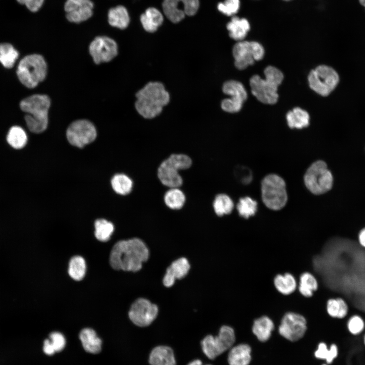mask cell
<instances>
[{
    "label": "cell",
    "mask_w": 365,
    "mask_h": 365,
    "mask_svg": "<svg viewBox=\"0 0 365 365\" xmlns=\"http://www.w3.org/2000/svg\"><path fill=\"white\" fill-rule=\"evenodd\" d=\"M144 242L137 238L120 240L112 248L110 255L111 267L117 270L137 272L149 257Z\"/></svg>",
    "instance_id": "obj_1"
},
{
    "label": "cell",
    "mask_w": 365,
    "mask_h": 365,
    "mask_svg": "<svg viewBox=\"0 0 365 365\" xmlns=\"http://www.w3.org/2000/svg\"><path fill=\"white\" fill-rule=\"evenodd\" d=\"M135 106L137 112L146 119L159 115L169 101V95L164 85L158 82H149L136 94Z\"/></svg>",
    "instance_id": "obj_2"
},
{
    "label": "cell",
    "mask_w": 365,
    "mask_h": 365,
    "mask_svg": "<svg viewBox=\"0 0 365 365\" xmlns=\"http://www.w3.org/2000/svg\"><path fill=\"white\" fill-rule=\"evenodd\" d=\"M50 105V97L45 94H34L20 102L21 109L27 114L24 119L30 131L39 133L46 129Z\"/></svg>",
    "instance_id": "obj_3"
},
{
    "label": "cell",
    "mask_w": 365,
    "mask_h": 365,
    "mask_svg": "<svg viewBox=\"0 0 365 365\" xmlns=\"http://www.w3.org/2000/svg\"><path fill=\"white\" fill-rule=\"evenodd\" d=\"M265 79L258 75L253 76L249 80L252 94L260 102L268 104L277 102L278 87L283 79L282 72L274 66L269 65L264 70Z\"/></svg>",
    "instance_id": "obj_4"
},
{
    "label": "cell",
    "mask_w": 365,
    "mask_h": 365,
    "mask_svg": "<svg viewBox=\"0 0 365 365\" xmlns=\"http://www.w3.org/2000/svg\"><path fill=\"white\" fill-rule=\"evenodd\" d=\"M192 164V159L188 155L171 154L159 165L157 170L158 177L164 186L169 188H179L183 183L179 171L189 168Z\"/></svg>",
    "instance_id": "obj_5"
},
{
    "label": "cell",
    "mask_w": 365,
    "mask_h": 365,
    "mask_svg": "<svg viewBox=\"0 0 365 365\" xmlns=\"http://www.w3.org/2000/svg\"><path fill=\"white\" fill-rule=\"evenodd\" d=\"M47 65L44 57L37 54L26 56L19 62L17 74L21 83L28 88L35 87L47 75Z\"/></svg>",
    "instance_id": "obj_6"
},
{
    "label": "cell",
    "mask_w": 365,
    "mask_h": 365,
    "mask_svg": "<svg viewBox=\"0 0 365 365\" xmlns=\"http://www.w3.org/2000/svg\"><path fill=\"white\" fill-rule=\"evenodd\" d=\"M262 199L269 209L278 210L282 208L287 200L284 180L279 175L270 174L261 182Z\"/></svg>",
    "instance_id": "obj_7"
},
{
    "label": "cell",
    "mask_w": 365,
    "mask_h": 365,
    "mask_svg": "<svg viewBox=\"0 0 365 365\" xmlns=\"http://www.w3.org/2000/svg\"><path fill=\"white\" fill-rule=\"evenodd\" d=\"M306 188L313 194L321 195L330 191L333 185V177L325 162L318 160L313 163L304 175Z\"/></svg>",
    "instance_id": "obj_8"
},
{
    "label": "cell",
    "mask_w": 365,
    "mask_h": 365,
    "mask_svg": "<svg viewBox=\"0 0 365 365\" xmlns=\"http://www.w3.org/2000/svg\"><path fill=\"white\" fill-rule=\"evenodd\" d=\"M235 341L234 329L228 325H223L216 336H206L201 342L203 352L210 359H213L231 348Z\"/></svg>",
    "instance_id": "obj_9"
},
{
    "label": "cell",
    "mask_w": 365,
    "mask_h": 365,
    "mask_svg": "<svg viewBox=\"0 0 365 365\" xmlns=\"http://www.w3.org/2000/svg\"><path fill=\"white\" fill-rule=\"evenodd\" d=\"M308 80L312 90L322 96H326L337 87L339 76L332 67L320 65L310 71Z\"/></svg>",
    "instance_id": "obj_10"
},
{
    "label": "cell",
    "mask_w": 365,
    "mask_h": 365,
    "mask_svg": "<svg viewBox=\"0 0 365 365\" xmlns=\"http://www.w3.org/2000/svg\"><path fill=\"white\" fill-rule=\"evenodd\" d=\"M232 53L235 59V65L240 70L253 65L255 61L261 60L264 55L263 46L256 41H242L238 42L233 47Z\"/></svg>",
    "instance_id": "obj_11"
},
{
    "label": "cell",
    "mask_w": 365,
    "mask_h": 365,
    "mask_svg": "<svg viewBox=\"0 0 365 365\" xmlns=\"http://www.w3.org/2000/svg\"><path fill=\"white\" fill-rule=\"evenodd\" d=\"M97 132L94 125L89 121L80 119L72 122L66 130V137L72 145L83 148L93 142Z\"/></svg>",
    "instance_id": "obj_12"
},
{
    "label": "cell",
    "mask_w": 365,
    "mask_h": 365,
    "mask_svg": "<svg viewBox=\"0 0 365 365\" xmlns=\"http://www.w3.org/2000/svg\"><path fill=\"white\" fill-rule=\"evenodd\" d=\"M306 330V318L303 315L294 312L285 313L278 327L279 334L291 342L301 339Z\"/></svg>",
    "instance_id": "obj_13"
},
{
    "label": "cell",
    "mask_w": 365,
    "mask_h": 365,
    "mask_svg": "<svg viewBox=\"0 0 365 365\" xmlns=\"http://www.w3.org/2000/svg\"><path fill=\"white\" fill-rule=\"evenodd\" d=\"M158 306L145 298H138L131 305L128 316L136 325L145 327L151 324L158 314Z\"/></svg>",
    "instance_id": "obj_14"
},
{
    "label": "cell",
    "mask_w": 365,
    "mask_h": 365,
    "mask_svg": "<svg viewBox=\"0 0 365 365\" xmlns=\"http://www.w3.org/2000/svg\"><path fill=\"white\" fill-rule=\"evenodd\" d=\"M199 6V0H164L162 4L165 15L173 23L179 22L186 15H194Z\"/></svg>",
    "instance_id": "obj_15"
},
{
    "label": "cell",
    "mask_w": 365,
    "mask_h": 365,
    "mask_svg": "<svg viewBox=\"0 0 365 365\" xmlns=\"http://www.w3.org/2000/svg\"><path fill=\"white\" fill-rule=\"evenodd\" d=\"M223 91L225 94L230 95V98L222 101V108L231 113L239 112L247 98V92L243 85L237 81H228L223 86Z\"/></svg>",
    "instance_id": "obj_16"
},
{
    "label": "cell",
    "mask_w": 365,
    "mask_h": 365,
    "mask_svg": "<svg viewBox=\"0 0 365 365\" xmlns=\"http://www.w3.org/2000/svg\"><path fill=\"white\" fill-rule=\"evenodd\" d=\"M89 51L95 63L98 64L113 59L118 54V45L112 39L99 36L91 42Z\"/></svg>",
    "instance_id": "obj_17"
},
{
    "label": "cell",
    "mask_w": 365,
    "mask_h": 365,
    "mask_svg": "<svg viewBox=\"0 0 365 365\" xmlns=\"http://www.w3.org/2000/svg\"><path fill=\"white\" fill-rule=\"evenodd\" d=\"M93 7L90 0H66L64 5L66 17L71 22L86 21L92 16Z\"/></svg>",
    "instance_id": "obj_18"
},
{
    "label": "cell",
    "mask_w": 365,
    "mask_h": 365,
    "mask_svg": "<svg viewBox=\"0 0 365 365\" xmlns=\"http://www.w3.org/2000/svg\"><path fill=\"white\" fill-rule=\"evenodd\" d=\"M190 269V263L186 258L175 260L166 269L163 278V285L167 287L172 286L176 279H181L187 276Z\"/></svg>",
    "instance_id": "obj_19"
},
{
    "label": "cell",
    "mask_w": 365,
    "mask_h": 365,
    "mask_svg": "<svg viewBox=\"0 0 365 365\" xmlns=\"http://www.w3.org/2000/svg\"><path fill=\"white\" fill-rule=\"evenodd\" d=\"M230 38L238 42L243 41L250 29L248 19L233 16L227 24Z\"/></svg>",
    "instance_id": "obj_20"
},
{
    "label": "cell",
    "mask_w": 365,
    "mask_h": 365,
    "mask_svg": "<svg viewBox=\"0 0 365 365\" xmlns=\"http://www.w3.org/2000/svg\"><path fill=\"white\" fill-rule=\"evenodd\" d=\"M149 361L151 365H176L173 351L166 346H158L153 348Z\"/></svg>",
    "instance_id": "obj_21"
},
{
    "label": "cell",
    "mask_w": 365,
    "mask_h": 365,
    "mask_svg": "<svg viewBox=\"0 0 365 365\" xmlns=\"http://www.w3.org/2000/svg\"><path fill=\"white\" fill-rule=\"evenodd\" d=\"M274 329L273 320L268 316L263 315L256 319L252 326V332L261 342L268 341Z\"/></svg>",
    "instance_id": "obj_22"
},
{
    "label": "cell",
    "mask_w": 365,
    "mask_h": 365,
    "mask_svg": "<svg viewBox=\"0 0 365 365\" xmlns=\"http://www.w3.org/2000/svg\"><path fill=\"white\" fill-rule=\"evenodd\" d=\"M251 359L250 347L247 344H241L231 348L228 362L229 365H248Z\"/></svg>",
    "instance_id": "obj_23"
},
{
    "label": "cell",
    "mask_w": 365,
    "mask_h": 365,
    "mask_svg": "<svg viewBox=\"0 0 365 365\" xmlns=\"http://www.w3.org/2000/svg\"><path fill=\"white\" fill-rule=\"evenodd\" d=\"M273 284L277 291L284 296L291 294L298 287L296 278L290 273L275 275L273 279Z\"/></svg>",
    "instance_id": "obj_24"
},
{
    "label": "cell",
    "mask_w": 365,
    "mask_h": 365,
    "mask_svg": "<svg viewBox=\"0 0 365 365\" xmlns=\"http://www.w3.org/2000/svg\"><path fill=\"white\" fill-rule=\"evenodd\" d=\"M79 338L85 351L92 354H97L100 352L102 341L93 329H83L80 333Z\"/></svg>",
    "instance_id": "obj_25"
},
{
    "label": "cell",
    "mask_w": 365,
    "mask_h": 365,
    "mask_svg": "<svg viewBox=\"0 0 365 365\" xmlns=\"http://www.w3.org/2000/svg\"><path fill=\"white\" fill-rule=\"evenodd\" d=\"M143 28L149 32L156 31L163 21L162 13L155 8H149L140 16Z\"/></svg>",
    "instance_id": "obj_26"
},
{
    "label": "cell",
    "mask_w": 365,
    "mask_h": 365,
    "mask_svg": "<svg viewBox=\"0 0 365 365\" xmlns=\"http://www.w3.org/2000/svg\"><path fill=\"white\" fill-rule=\"evenodd\" d=\"M318 288V281L313 274L309 272H305L301 274L298 288L302 296L306 298L311 297Z\"/></svg>",
    "instance_id": "obj_27"
},
{
    "label": "cell",
    "mask_w": 365,
    "mask_h": 365,
    "mask_svg": "<svg viewBox=\"0 0 365 365\" xmlns=\"http://www.w3.org/2000/svg\"><path fill=\"white\" fill-rule=\"evenodd\" d=\"M108 21L113 27L121 29L127 28L130 18L126 8L120 5L111 8L108 12Z\"/></svg>",
    "instance_id": "obj_28"
},
{
    "label": "cell",
    "mask_w": 365,
    "mask_h": 365,
    "mask_svg": "<svg viewBox=\"0 0 365 365\" xmlns=\"http://www.w3.org/2000/svg\"><path fill=\"white\" fill-rule=\"evenodd\" d=\"M286 118L288 126L291 129H302L308 126L309 124V115L305 110L300 107H295L289 111Z\"/></svg>",
    "instance_id": "obj_29"
},
{
    "label": "cell",
    "mask_w": 365,
    "mask_h": 365,
    "mask_svg": "<svg viewBox=\"0 0 365 365\" xmlns=\"http://www.w3.org/2000/svg\"><path fill=\"white\" fill-rule=\"evenodd\" d=\"M163 199L167 207L172 210H179L184 206L186 197L178 188H171L164 194Z\"/></svg>",
    "instance_id": "obj_30"
},
{
    "label": "cell",
    "mask_w": 365,
    "mask_h": 365,
    "mask_svg": "<svg viewBox=\"0 0 365 365\" xmlns=\"http://www.w3.org/2000/svg\"><path fill=\"white\" fill-rule=\"evenodd\" d=\"M49 339L44 341L43 351L48 355H52L56 352L62 351L65 346V339L60 333L54 332L49 335Z\"/></svg>",
    "instance_id": "obj_31"
},
{
    "label": "cell",
    "mask_w": 365,
    "mask_h": 365,
    "mask_svg": "<svg viewBox=\"0 0 365 365\" xmlns=\"http://www.w3.org/2000/svg\"><path fill=\"white\" fill-rule=\"evenodd\" d=\"M234 206V202L232 199L225 194H219L216 195L212 203L213 210L218 216L230 214Z\"/></svg>",
    "instance_id": "obj_32"
},
{
    "label": "cell",
    "mask_w": 365,
    "mask_h": 365,
    "mask_svg": "<svg viewBox=\"0 0 365 365\" xmlns=\"http://www.w3.org/2000/svg\"><path fill=\"white\" fill-rule=\"evenodd\" d=\"M7 140L11 147L14 149H20L25 145L27 137L25 131L21 127L15 126L9 130Z\"/></svg>",
    "instance_id": "obj_33"
},
{
    "label": "cell",
    "mask_w": 365,
    "mask_h": 365,
    "mask_svg": "<svg viewBox=\"0 0 365 365\" xmlns=\"http://www.w3.org/2000/svg\"><path fill=\"white\" fill-rule=\"evenodd\" d=\"M114 190L118 194L126 195L129 194L133 187L131 179L124 174H117L111 180Z\"/></svg>",
    "instance_id": "obj_34"
},
{
    "label": "cell",
    "mask_w": 365,
    "mask_h": 365,
    "mask_svg": "<svg viewBox=\"0 0 365 365\" xmlns=\"http://www.w3.org/2000/svg\"><path fill=\"white\" fill-rule=\"evenodd\" d=\"M18 56V51L11 44H0V62L5 67H12Z\"/></svg>",
    "instance_id": "obj_35"
},
{
    "label": "cell",
    "mask_w": 365,
    "mask_h": 365,
    "mask_svg": "<svg viewBox=\"0 0 365 365\" xmlns=\"http://www.w3.org/2000/svg\"><path fill=\"white\" fill-rule=\"evenodd\" d=\"M86 265L84 259L79 256L71 258L68 267V274L75 280H81L85 276Z\"/></svg>",
    "instance_id": "obj_36"
},
{
    "label": "cell",
    "mask_w": 365,
    "mask_h": 365,
    "mask_svg": "<svg viewBox=\"0 0 365 365\" xmlns=\"http://www.w3.org/2000/svg\"><path fill=\"white\" fill-rule=\"evenodd\" d=\"M94 226L96 238L102 242L108 240L114 230L113 224L104 219L97 220Z\"/></svg>",
    "instance_id": "obj_37"
},
{
    "label": "cell",
    "mask_w": 365,
    "mask_h": 365,
    "mask_svg": "<svg viewBox=\"0 0 365 365\" xmlns=\"http://www.w3.org/2000/svg\"><path fill=\"white\" fill-rule=\"evenodd\" d=\"M257 202L249 197L240 198L237 204V209L239 214L245 218L254 215L257 210Z\"/></svg>",
    "instance_id": "obj_38"
},
{
    "label": "cell",
    "mask_w": 365,
    "mask_h": 365,
    "mask_svg": "<svg viewBox=\"0 0 365 365\" xmlns=\"http://www.w3.org/2000/svg\"><path fill=\"white\" fill-rule=\"evenodd\" d=\"M338 348L335 344H332L328 349L325 343H320L317 349L314 353L316 358L321 359H325L328 364L331 363L334 359L337 356Z\"/></svg>",
    "instance_id": "obj_39"
},
{
    "label": "cell",
    "mask_w": 365,
    "mask_h": 365,
    "mask_svg": "<svg viewBox=\"0 0 365 365\" xmlns=\"http://www.w3.org/2000/svg\"><path fill=\"white\" fill-rule=\"evenodd\" d=\"M240 8V0H225L223 2L219 3L217 6L218 10L227 16H235Z\"/></svg>",
    "instance_id": "obj_40"
},
{
    "label": "cell",
    "mask_w": 365,
    "mask_h": 365,
    "mask_svg": "<svg viewBox=\"0 0 365 365\" xmlns=\"http://www.w3.org/2000/svg\"><path fill=\"white\" fill-rule=\"evenodd\" d=\"M347 327L351 335H358L364 331L365 322L360 316L353 315L349 318L347 322Z\"/></svg>",
    "instance_id": "obj_41"
},
{
    "label": "cell",
    "mask_w": 365,
    "mask_h": 365,
    "mask_svg": "<svg viewBox=\"0 0 365 365\" xmlns=\"http://www.w3.org/2000/svg\"><path fill=\"white\" fill-rule=\"evenodd\" d=\"M339 311V304L336 298L328 299L326 303V311L332 318H337Z\"/></svg>",
    "instance_id": "obj_42"
},
{
    "label": "cell",
    "mask_w": 365,
    "mask_h": 365,
    "mask_svg": "<svg viewBox=\"0 0 365 365\" xmlns=\"http://www.w3.org/2000/svg\"><path fill=\"white\" fill-rule=\"evenodd\" d=\"M20 4L25 5L32 12H36L42 7L44 0H17Z\"/></svg>",
    "instance_id": "obj_43"
},
{
    "label": "cell",
    "mask_w": 365,
    "mask_h": 365,
    "mask_svg": "<svg viewBox=\"0 0 365 365\" xmlns=\"http://www.w3.org/2000/svg\"><path fill=\"white\" fill-rule=\"evenodd\" d=\"M339 304V311L337 318H344L348 312V306L346 301L341 297L336 298Z\"/></svg>",
    "instance_id": "obj_44"
},
{
    "label": "cell",
    "mask_w": 365,
    "mask_h": 365,
    "mask_svg": "<svg viewBox=\"0 0 365 365\" xmlns=\"http://www.w3.org/2000/svg\"><path fill=\"white\" fill-rule=\"evenodd\" d=\"M357 239L359 245L365 248V227L361 229L359 232Z\"/></svg>",
    "instance_id": "obj_45"
},
{
    "label": "cell",
    "mask_w": 365,
    "mask_h": 365,
    "mask_svg": "<svg viewBox=\"0 0 365 365\" xmlns=\"http://www.w3.org/2000/svg\"><path fill=\"white\" fill-rule=\"evenodd\" d=\"M187 365H211V364H203L202 361L199 359H196L189 363Z\"/></svg>",
    "instance_id": "obj_46"
},
{
    "label": "cell",
    "mask_w": 365,
    "mask_h": 365,
    "mask_svg": "<svg viewBox=\"0 0 365 365\" xmlns=\"http://www.w3.org/2000/svg\"><path fill=\"white\" fill-rule=\"evenodd\" d=\"M360 4L365 8V0H359Z\"/></svg>",
    "instance_id": "obj_47"
},
{
    "label": "cell",
    "mask_w": 365,
    "mask_h": 365,
    "mask_svg": "<svg viewBox=\"0 0 365 365\" xmlns=\"http://www.w3.org/2000/svg\"><path fill=\"white\" fill-rule=\"evenodd\" d=\"M363 342H364V345H365V333H364V336H363Z\"/></svg>",
    "instance_id": "obj_48"
},
{
    "label": "cell",
    "mask_w": 365,
    "mask_h": 365,
    "mask_svg": "<svg viewBox=\"0 0 365 365\" xmlns=\"http://www.w3.org/2000/svg\"><path fill=\"white\" fill-rule=\"evenodd\" d=\"M282 1H286V2H288V1H291V0H282Z\"/></svg>",
    "instance_id": "obj_49"
},
{
    "label": "cell",
    "mask_w": 365,
    "mask_h": 365,
    "mask_svg": "<svg viewBox=\"0 0 365 365\" xmlns=\"http://www.w3.org/2000/svg\"><path fill=\"white\" fill-rule=\"evenodd\" d=\"M322 365H326V364H322Z\"/></svg>",
    "instance_id": "obj_50"
}]
</instances>
